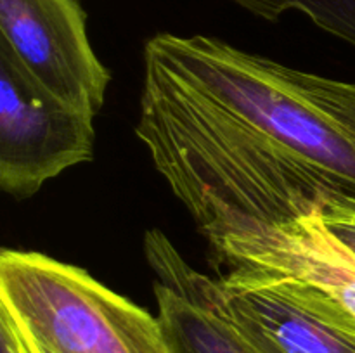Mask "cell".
I'll return each instance as SVG.
<instances>
[{
	"label": "cell",
	"mask_w": 355,
	"mask_h": 353,
	"mask_svg": "<svg viewBox=\"0 0 355 353\" xmlns=\"http://www.w3.org/2000/svg\"><path fill=\"white\" fill-rule=\"evenodd\" d=\"M210 246L215 273L260 269L315 287L355 317V255L319 218V211L284 225H245Z\"/></svg>",
	"instance_id": "obj_6"
},
{
	"label": "cell",
	"mask_w": 355,
	"mask_h": 353,
	"mask_svg": "<svg viewBox=\"0 0 355 353\" xmlns=\"http://www.w3.org/2000/svg\"><path fill=\"white\" fill-rule=\"evenodd\" d=\"M0 307H3V305H0ZM3 308H6V307H3ZM6 310H7V308H6ZM7 311H9V310H7ZM9 315H10V317H12L14 325H16L17 332H19V336H21V339H23L24 346H26L28 353H58V352H54V350H52L51 346L45 345L44 341H40V339H38L37 336L31 334V332L28 331L26 325H24L21 320H17V318L14 317V315L10 314V311H9Z\"/></svg>",
	"instance_id": "obj_11"
},
{
	"label": "cell",
	"mask_w": 355,
	"mask_h": 353,
	"mask_svg": "<svg viewBox=\"0 0 355 353\" xmlns=\"http://www.w3.org/2000/svg\"><path fill=\"white\" fill-rule=\"evenodd\" d=\"M0 47L55 99L97 116L111 73L78 0H0Z\"/></svg>",
	"instance_id": "obj_5"
},
{
	"label": "cell",
	"mask_w": 355,
	"mask_h": 353,
	"mask_svg": "<svg viewBox=\"0 0 355 353\" xmlns=\"http://www.w3.org/2000/svg\"><path fill=\"white\" fill-rule=\"evenodd\" d=\"M0 305L58 353H173L158 315L42 253L3 249Z\"/></svg>",
	"instance_id": "obj_2"
},
{
	"label": "cell",
	"mask_w": 355,
	"mask_h": 353,
	"mask_svg": "<svg viewBox=\"0 0 355 353\" xmlns=\"http://www.w3.org/2000/svg\"><path fill=\"white\" fill-rule=\"evenodd\" d=\"M215 279L225 315L259 353H355V317L315 287L260 269Z\"/></svg>",
	"instance_id": "obj_4"
},
{
	"label": "cell",
	"mask_w": 355,
	"mask_h": 353,
	"mask_svg": "<svg viewBox=\"0 0 355 353\" xmlns=\"http://www.w3.org/2000/svg\"><path fill=\"white\" fill-rule=\"evenodd\" d=\"M0 353H28L12 317L3 307H0Z\"/></svg>",
	"instance_id": "obj_10"
},
{
	"label": "cell",
	"mask_w": 355,
	"mask_h": 353,
	"mask_svg": "<svg viewBox=\"0 0 355 353\" xmlns=\"http://www.w3.org/2000/svg\"><path fill=\"white\" fill-rule=\"evenodd\" d=\"M144 64L328 172L355 201V82L300 71L205 35H155Z\"/></svg>",
	"instance_id": "obj_1"
},
{
	"label": "cell",
	"mask_w": 355,
	"mask_h": 353,
	"mask_svg": "<svg viewBox=\"0 0 355 353\" xmlns=\"http://www.w3.org/2000/svg\"><path fill=\"white\" fill-rule=\"evenodd\" d=\"M144 253L173 353H259L225 315L215 277L194 270L158 228L146 232Z\"/></svg>",
	"instance_id": "obj_7"
},
{
	"label": "cell",
	"mask_w": 355,
	"mask_h": 353,
	"mask_svg": "<svg viewBox=\"0 0 355 353\" xmlns=\"http://www.w3.org/2000/svg\"><path fill=\"white\" fill-rule=\"evenodd\" d=\"M94 118L42 89L0 47V187L3 192L26 199L64 170L92 161Z\"/></svg>",
	"instance_id": "obj_3"
},
{
	"label": "cell",
	"mask_w": 355,
	"mask_h": 353,
	"mask_svg": "<svg viewBox=\"0 0 355 353\" xmlns=\"http://www.w3.org/2000/svg\"><path fill=\"white\" fill-rule=\"evenodd\" d=\"M255 16L276 21L288 10L305 14L315 26L355 47V0H232Z\"/></svg>",
	"instance_id": "obj_8"
},
{
	"label": "cell",
	"mask_w": 355,
	"mask_h": 353,
	"mask_svg": "<svg viewBox=\"0 0 355 353\" xmlns=\"http://www.w3.org/2000/svg\"><path fill=\"white\" fill-rule=\"evenodd\" d=\"M324 227L355 255V201L331 203L319 211Z\"/></svg>",
	"instance_id": "obj_9"
}]
</instances>
